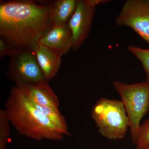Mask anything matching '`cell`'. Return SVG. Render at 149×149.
Segmentation results:
<instances>
[{"instance_id":"obj_16","label":"cell","mask_w":149,"mask_h":149,"mask_svg":"<svg viewBox=\"0 0 149 149\" xmlns=\"http://www.w3.org/2000/svg\"><path fill=\"white\" fill-rule=\"evenodd\" d=\"M17 49L9 44L3 39L0 38V58L5 56H11Z\"/></svg>"},{"instance_id":"obj_9","label":"cell","mask_w":149,"mask_h":149,"mask_svg":"<svg viewBox=\"0 0 149 149\" xmlns=\"http://www.w3.org/2000/svg\"><path fill=\"white\" fill-rule=\"evenodd\" d=\"M48 83V82H42L19 87L21 88L31 102L41 105L59 109L58 97Z\"/></svg>"},{"instance_id":"obj_18","label":"cell","mask_w":149,"mask_h":149,"mask_svg":"<svg viewBox=\"0 0 149 149\" xmlns=\"http://www.w3.org/2000/svg\"><path fill=\"white\" fill-rule=\"evenodd\" d=\"M149 149V148H148V149Z\"/></svg>"},{"instance_id":"obj_3","label":"cell","mask_w":149,"mask_h":149,"mask_svg":"<svg viewBox=\"0 0 149 149\" xmlns=\"http://www.w3.org/2000/svg\"><path fill=\"white\" fill-rule=\"evenodd\" d=\"M91 116L100 133L110 140L124 139L130 126L123 104L118 100L101 98L93 106Z\"/></svg>"},{"instance_id":"obj_11","label":"cell","mask_w":149,"mask_h":149,"mask_svg":"<svg viewBox=\"0 0 149 149\" xmlns=\"http://www.w3.org/2000/svg\"><path fill=\"white\" fill-rule=\"evenodd\" d=\"M77 0H57L49 5L53 26L68 24L76 8Z\"/></svg>"},{"instance_id":"obj_7","label":"cell","mask_w":149,"mask_h":149,"mask_svg":"<svg viewBox=\"0 0 149 149\" xmlns=\"http://www.w3.org/2000/svg\"><path fill=\"white\" fill-rule=\"evenodd\" d=\"M95 13V8L85 0H78L77 8L68 22L72 36V50L76 51L88 38Z\"/></svg>"},{"instance_id":"obj_6","label":"cell","mask_w":149,"mask_h":149,"mask_svg":"<svg viewBox=\"0 0 149 149\" xmlns=\"http://www.w3.org/2000/svg\"><path fill=\"white\" fill-rule=\"evenodd\" d=\"M115 23L130 27L149 45V0L126 1Z\"/></svg>"},{"instance_id":"obj_4","label":"cell","mask_w":149,"mask_h":149,"mask_svg":"<svg viewBox=\"0 0 149 149\" xmlns=\"http://www.w3.org/2000/svg\"><path fill=\"white\" fill-rule=\"evenodd\" d=\"M113 86L121 98L129 118L132 142L136 144L140 122L149 110V82L129 84L117 80Z\"/></svg>"},{"instance_id":"obj_5","label":"cell","mask_w":149,"mask_h":149,"mask_svg":"<svg viewBox=\"0 0 149 149\" xmlns=\"http://www.w3.org/2000/svg\"><path fill=\"white\" fill-rule=\"evenodd\" d=\"M10 57L6 75L17 87L48 82L31 49H17Z\"/></svg>"},{"instance_id":"obj_1","label":"cell","mask_w":149,"mask_h":149,"mask_svg":"<svg viewBox=\"0 0 149 149\" xmlns=\"http://www.w3.org/2000/svg\"><path fill=\"white\" fill-rule=\"evenodd\" d=\"M53 26L49 5L32 1L1 2V38L16 49L34 50Z\"/></svg>"},{"instance_id":"obj_8","label":"cell","mask_w":149,"mask_h":149,"mask_svg":"<svg viewBox=\"0 0 149 149\" xmlns=\"http://www.w3.org/2000/svg\"><path fill=\"white\" fill-rule=\"evenodd\" d=\"M61 56L67 53L72 46V32L68 24L53 26L39 42Z\"/></svg>"},{"instance_id":"obj_17","label":"cell","mask_w":149,"mask_h":149,"mask_svg":"<svg viewBox=\"0 0 149 149\" xmlns=\"http://www.w3.org/2000/svg\"><path fill=\"white\" fill-rule=\"evenodd\" d=\"M89 5L95 8L96 6L100 4H104L110 1L109 0H85Z\"/></svg>"},{"instance_id":"obj_14","label":"cell","mask_w":149,"mask_h":149,"mask_svg":"<svg viewBox=\"0 0 149 149\" xmlns=\"http://www.w3.org/2000/svg\"><path fill=\"white\" fill-rule=\"evenodd\" d=\"M128 49L142 63L146 76V80L149 82V49H142L130 45L128 46Z\"/></svg>"},{"instance_id":"obj_15","label":"cell","mask_w":149,"mask_h":149,"mask_svg":"<svg viewBox=\"0 0 149 149\" xmlns=\"http://www.w3.org/2000/svg\"><path fill=\"white\" fill-rule=\"evenodd\" d=\"M136 145L137 149L149 148V118L141 125Z\"/></svg>"},{"instance_id":"obj_12","label":"cell","mask_w":149,"mask_h":149,"mask_svg":"<svg viewBox=\"0 0 149 149\" xmlns=\"http://www.w3.org/2000/svg\"><path fill=\"white\" fill-rule=\"evenodd\" d=\"M31 102L35 107L52 121L63 135L70 136V133L68 130L65 118L61 114L59 109H56L50 107L41 105L39 104Z\"/></svg>"},{"instance_id":"obj_10","label":"cell","mask_w":149,"mask_h":149,"mask_svg":"<svg viewBox=\"0 0 149 149\" xmlns=\"http://www.w3.org/2000/svg\"><path fill=\"white\" fill-rule=\"evenodd\" d=\"M33 50L46 79L49 81L53 79L60 67L61 56L47 47L40 44Z\"/></svg>"},{"instance_id":"obj_2","label":"cell","mask_w":149,"mask_h":149,"mask_svg":"<svg viewBox=\"0 0 149 149\" xmlns=\"http://www.w3.org/2000/svg\"><path fill=\"white\" fill-rule=\"evenodd\" d=\"M5 110L11 124L21 135L37 141L63 139L64 135L35 107L19 87H12Z\"/></svg>"},{"instance_id":"obj_13","label":"cell","mask_w":149,"mask_h":149,"mask_svg":"<svg viewBox=\"0 0 149 149\" xmlns=\"http://www.w3.org/2000/svg\"><path fill=\"white\" fill-rule=\"evenodd\" d=\"M10 123L5 110H0V149H7L10 138Z\"/></svg>"}]
</instances>
